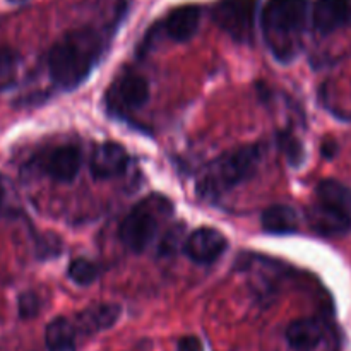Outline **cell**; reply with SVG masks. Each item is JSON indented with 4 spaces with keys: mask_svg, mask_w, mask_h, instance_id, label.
Returning <instances> with one entry per match:
<instances>
[{
    "mask_svg": "<svg viewBox=\"0 0 351 351\" xmlns=\"http://www.w3.org/2000/svg\"><path fill=\"white\" fill-rule=\"evenodd\" d=\"M101 51V38L91 27L71 31L48 53L51 79L62 89L77 88L91 74Z\"/></svg>",
    "mask_w": 351,
    "mask_h": 351,
    "instance_id": "6da1fadb",
    "label": "cell"
},
{
    "mask_svg": "<svg viewBox=\"0 0 351 351\" xmlns=\"http://www.w3.org/2000/svg\"><path fill=\"white\" fill-rule=\"evenodd\" d=\"M308 0H269L261 14L264 40L280 62H290L300 50L308 19Z\"/></svg>",
    "mask_w": 351,
    "mask_h": 351,
    "instance_id": "7a4b0ae2",
    "label": "cell"
},
{
    "mask_svg": "<svg viewBox=\"0 0 351 351\" xmlns=\"http://www.w3.org/2000/svg\"><path fill=\"white\" fill-rule=\"evenodd\" d=\"M264 156L261 144H247L221 154L206 167L197 182V192L204 199H218L237 185L249 180Z\"/></svg>",
    "mask_w": 351,
    "mask_h": 351,
    "instance_id": "3957f363",
    "label": "cell"
},
{
    "mask_svg": "<svg viewBox=\"0 0 351 351\" xmlns=\"http://www.w3.org/2000/svg\"><path fill=\"white\" fill-rule=\"evenodd\" d=\"M163 211H171L170 202L158 197L141 201L129 215L123 218L119 228L120 240L134 252H144L158 233V216H163Z\"/></svg>",
    "mask_w": 351,
    "mask_h": 351,
    "instance_id": "277c9868",
    "label": "cell"
},
{
    "mask_svg": "<svg viewBox=\"0 0 351 351\" xmlns=\"http://www.w3.org/2000/svg\"><path fill=\"white\" fill-rule=\"evenodd\" d=\"M259 0H219L213 9V19L239 43H250L256 31Z\"/></svg>",
    "mask_w": 351,
    "mask_h": 351,
    "instance_id": "5b68a950",
    "label": "cell"
},
{
    "mask_svg": "<svg viewBox=\"0 0 351 351\" xmlns=\"http://www.w3.org/2000/svg\"><path fill=\"white\" fill-rule=\"evenodd\" d=\"M147 98H149V82L136 72H127L120 75L106 93L110 108H115L119 112L141 108L147 101Z\"/></svg>",
    "mask_w": 351,
    "mask_h": 351,
    "instance_id": "8992f818",
    "label": "cell"
},
{
    "mask_svg": "<svg viewBox=\"0 0 351 351\" xmlns=\"http://www.w3.org/2000/svg\"><path fill=\"white\" fill-rule=\"evenodd\" d=\"M228 247V240L219 230L202 226L191 233L185 240L184 252L192 263L195 264H213L225 254Z\"/></svg>",
    "mask_w": 351,
    "mask_h": 351,
    "instance_id": "52a82bcc",
    "label": "cell"
},
{
    "mask_svg": "<svg viewBox=\"0 0 351 351\" xmlns=\"http://www.w3.org/2000/svg\"><path fill=\"white\" fill-rule=\"evenodd\" d=\"M82 165V154L75 146H58L45 154L40 168L57 182H72L77 177Z\"/></svg>",
    "mask_w": 351,
    "mask_h": 351,
    "instance_id": "ba28073f",
    "label": "cell"
},
{
    "mask_svg": "<svg viewBox=\"0 0 351 351\" xmlns=\"http://www.w3.org/2000/svg\"><path fill=\"white\" fill-rule=\"evenodd\" d=\"M129 167L125 147L117 143H103L95 149L91 158V173L98 180H106L122 175Z\"/></svg>",
    "mask_w": 351,
    "mask_h": 351,
    "instance_id": "9c48e42d",
    "label": "cell"
},
{
    "mask_svg": "<svg viewBox=\"0 0 351 351\" xmlns=\"http://www.w3.org/2000/svg\"><path fill=\"white\" fill-rule=\"evenodd\" d=\"M315 31L329 34L351 24V0H317L312 9Z\"/></svg>",
    "mask_w": 351,
    "mask_h": 351,
    "instance_id": "30bf717a",
    "label": "cell"
},
{
    "mask_svg": "<svg viewBox=\"0 0 351 351\" xmlns=\"http://www.w3.org/2000/svg\"><path fill=\"white\" fill-rule=\"evenodd\" d=\"M201 9L197 5H182L171 10L163 21V31L173 41H189L199 29Z\"/></svg>",
    "mask_w": 351,
    "mask_h": 351,
    "instance_id": "8fae6325",
    "label": "cell"
},
{
    "mask_svg": "<svg viewBox=\"0 0 351 351\" xmlns=\"http://www.w3.org/2000/svg\"><path fill=\"white\" fill-rule=\"evenodd\" d=\"M307 221L314 232L326 237L346 235L351 230V218L321 202H315L307 209Z\"/></svg>",
    "mask_w": 351,
    "mask_h": 351,
    "instance_id": "7c38bea8",
    "label": "cell"
},
{
    "mask_svg": "<svg viewBox=\"0 0 351 351\" xmlns=\"http://www.w3.org/2000/svg\"><path fill=\"white\" fill-rule=\"evenodd\" d=\"M324 328L317 319H297L287 328V341L295 351H312L321 345Z\"/></svg>",
    "mask_w": 351,
    "mask_h": 351,
    "instance_id": "4fadbf2b",
    "label": "cell"
},
{
    "mask_svg": "<svg viewBox=\"0 0 351 351\" xmlns=\"http://www.w3.org/2000/svg\"><path fill=\"white\" fill-rule=\"evenodd\" d=\"M261 223L271 235H291L298 230V215L290 206L276 204L263 213Z\"/></svg>",
    "mask_w": 351,
    "mask_h": 351,
    "instance_id": "5bb4252c",
    "label": "cell"
},
{
    "mask_svg": "<svg viewBox=\"0 0 351 351\" xmlns=\"http://www.w3.org/2000/svg\"><path fill=\"white\" fill-rule=\"evenodd\" d=\"M317 202L351 218V189L338 180H324L317 185Z\"/></svg>",
    "mask_w": 351,
    "mask_h": 351,
    "instance_id": "9a60e30c",
    "label": "cell"
},
{
    "mask_svg": "<svg viewBox=\"0 0 351 351\" xmlns=\"http://www.w3.org/2000/svg\"><path fill=\"white\" fill-rule=\"evenodd\" d=\"M45 341L48 351H75V328L67 319H53L47 326Z\"/></svg>",
    "mask_w": 351,
    "mask_h": 351,
    "instance_id": "2e32d148",
    "label": "cell"
},
{
    "mask_svg": "<svg viewBox=\"0 0 351 351\" xmlns=\"http://www.w3.org/2000/svg\"><path fill=\"white\" fill-rule=\"evenodd\" d=\"M120 317V307L115 304H99L95 307L88 308L79 315L81 319V326L88 332L101 331V329H108L119 321Z\"/></svg>",
    "mask_w": 351,
    "mask_h": 351,
    "instance_id": "e0dca14e",
    "label": "cell"
},
{
    "mask_svg": "<svg viewBox=\"0 0 351 351\" xmlns=\"http://www.w3.org/2000/svg\"><path fill=\"white\" fill-rule=\"evenodd\" d=\"M99 269L95 263L88 259H75L69 266V278L79 287H88L98 278Z\"/></svg>",
    "mask_w": 351,
    "mask_h": 351,
    "instance_id": "ac0fdd59",
    "label": "cell"
},
{
    "mask_svg": "<svg viewBox=\"0 0 351 351\" xmlns=\"http://www.w3.org/2000/svg\"><path fill=\"white\" fill-rule=\"evenodd\" d=\"M17 55L10 48H0V86L9 84L16 75Z\"/></svg>",
    "mask_w": 351,
    "mask_h": 351,
    "instance_id": "d6986e66",
    "label": "cell"
},
{
    "mask_svg": "<svg viewBox=\"0 0 351 351\" xmlns=\"http://www.w3.org/2000/svg\"><path fill=\"white\" fill-rule=\"evenodd\" d=\"M40 311V298L34 293H24L19 298V315L23 319H31Z\"/></svg>",
    "mask_w": 351,
    "mask_h": 351,
    "instance_id": "ffe728a7",
    "label": "cell"
},
{
    "mask_svg": "<svg viewBox=\"0 0 351 351\" xmlns=\"http://www.w3.org/2000/svg\"><path fill=\"white\" fill-rule=\"evenodd\" d=\"M177 350L178 351H204L201 339L195 338V336H184V338L178 339Z\"/></svg>",
    "mask_w": 351,
    "mask_h": 351,
    "instance_id": "44dd1931",
    "label": "cell"
},
{
    "mask_svg": "<svg viewBox=\"0 0 351 351\" xmlns=\"http://www.w3.org/2000/svg\"><path fill=\"white\" fill-rule=\"evenodd\" d=\"M178 237H180V233H175V230H170V232L167 233V237H165L163 243H161V254H171L175 249H177L178 245Z\"/></svg>",
    "mask_w": 351,
    "mask_h": 351,
    "instance_id": "7402d4cb",
    "label": "cell"
},
{
    "mask_svg": "<svg viewBox=\"0 0 351 351\" xmlns=\"http://www.w3.org/2000/svg\"><path fill=\"white\" fill-rule=\"evenodd\" d=\"M3 201H5V182L0 177V208L3 206Z\"/></svg>",
    "mask_w": 351,
    "mask_h": 351,
    "instance_id": "603a6c76",
    "label": "cell"
},
{
    "mask_svg": "<svg viewBox=\"0 0 351 351\" xmlns=\"http://www.w3.org/2000/svg\"><path fill=\"white\" fill-rule=\"evenodd\" d=\"M7 2H10V3H24V2H26V0H7Z\"/></svg>",
    "mask_w": 351,
    "mask_h": 351,
    "instance_id": "cb8c5ba5",
    "label": "cell"
}]
</instances>
